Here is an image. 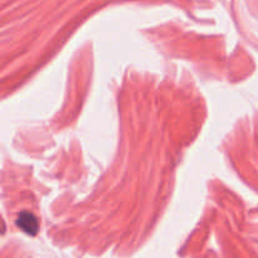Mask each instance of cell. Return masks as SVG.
<instances>
[{
    "label": "cell",
    "instance_id": "cell-1",
    "mask_svg": "<svg viewBox=\"0 0 258 258\" xmlns=\"http://www.w3.org/2000/svg\"><path fill=\"white\" fill-rule=\"evenodd\" d=\"M17 226L22 229L23 232L28 234H32L34 236L38 231V221L33 214L28 213V212H23L18 216L17 219Z\"/></svg>",
    "mask_w": 258,
    "mask_h": 258
}]
</instances>
